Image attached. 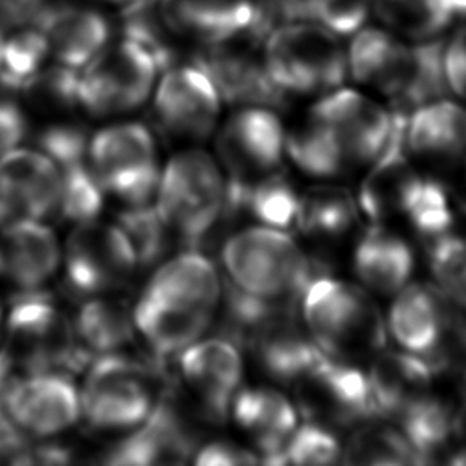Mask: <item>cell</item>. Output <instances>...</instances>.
Masks as SVG:
<instances>
[{
	"mask_svg": "<svg viewBox=\"0 0 466 466\" xmlns=\"http://www.w3.org/2000/svg\"><path fill=\"white\" fill-rule=\"evenodd\" d=\"M406 116L357 89L321 96L287 136V153L314 177H336L372 164L404 133Z\"/></svg>",
	"mask_w": 466,
	"mask_h": 466,
	"instance_id": "cell-1",
	"label": "cell"
},
{
	"mask_svg": "<svg viewBox=\"0 0 466 466\" xmlns=\"http://www.w3.org/2000/svg\"><path fill=\"white\" fill-rule=\"evenodd\" d=\"M347 66L355 82L387 97L395 112L435 101L446 86L441 45L410 42L382 25L353 34Z\"/></svg>",
	"mask_w": 466,
	"mask_h": 466,
	"instance_id": "cell-2",
	"label": "cell"
},
{
	"mask_svg": "<svg viewBox=\"0 0 466 466\" xmlns=\"http://www.w3.org/2000/svg\"><path fill=\"white\" fill-rule=\"evenodd\" d=\"M301 299L304 327L327 357L352 361L382 352L387 340L384 319L360 287L317 278Z\"/></svg>",
	"mask_w": 466,
	"mask_h": 466,
	"instance_id": "cell-3",
	"label": "cell"
},
{
	"mask_svg": "<svg viewBox=\"0 0 466 466\" xmlns=\"http://www.w3.org/2000/svg\"><path fill=\"white\" fill-rule=\"evenodd\" d=\"M221 258L234 289L274 303L290 304L319 278L297 242L276 228L240 231L225 244Z\"/></svg>",
	"mask_w": 466,
	"mask_h": 466,
	"instance_id": "cell-4",
	"label": "cell"
},
{
	"mask_svg": "<svg viewBox=\"0 0 466 466\" xmlns=\"http://www.w3.org/2000/svg\"><path fill=\"white\" fill-rule=\"evenodd\" d=\"M266 72L287 96H323L349 76L347 50L339 35L312 21L280 25L265 38Z\"/></svg>",
	"mask_w": 466,
	"mask_h": 466,
	"instance_id": "cell-5",
	"label": "cell"
},
{
	"mask_svg": "<svg viewBox=\"0 0 466 466\" xmlns=\"http://www.w3.org/2000/svg\"><path fill=\"white\" fill-rule=\"evenodd\" d=\"M4 350L25 372L80 371L89 361L67 315L40 291L23 293L13 304Z\"/></svg>",
	"mask_w": 466,
	"mask_h": 466,
	"instance_id": "cell-6",
	"label": "cell"
},
{
	"mask_svg": "<svg viewBox=\"0 0 466 466\" xmlns=\"http://www.w3.org/2000/svg\"><path fill=\"white\" fill-rule=\"evenodd\" d=\"M153 366L118 353L101 355L89 366L82 395V414L104 431L133 430L146 422L164 397Z\"/></svg>",
	"mask_w": 466,
	"mask_h": 466,
	"instance_id": "cell-7",
	"label": "cell"
},
{
	"mask_svg": "<svg viewBox=\"0 0 466 466\" xmlns=\"http://www.w3.org/2000/svg\"><path fill=\"white\" fill-rule=\"evenodd\" d=\"M157 195V210L172 234L196 246L225 214L227 182L208 153L188 150L167 163Z\"/></svg>",
	"mask_w": 466,
	"mask_h": 466,
	"instance_id": "cell-8",
	"label": "cell"
},
{
	"mask_svg": "<svg viewBox=\"0 0 466 466\" xmlns=\"http://www.w3.org/2000/svg\"><path fill=\"white\" fill-rule=\"evenodd\" d=\"M157 76L152 55L133 40L121 38L80 70L78 107L95 116L134 112L152 96Z\"/></svg>",
	"mask_w": 466,
	"mask_h": 466,
	"instance_id": "cell-9",
	"label": "cell"
},
{
	"mask_svg": "<svg viewBox=\"0 0 466 466\" xmlns=\"http://www.w3.org/2000/svg\"><path fill=\"white\" fill-rule=\"evenodd\" d=\"M89 159L104 191L127 206L147 204L159 183L157 146L150 129L137 121L104 127L89 140Z\"/></svg>",
	"mask_w": 466,
	"mask_h": 466,
	"instance_id": "cell-10",
	"label": "cell"
},
{
	"mask_svg": "<svg viewBox=\"0 0 466 466\" xmlns=\"http://www.w3.org/2000/svg\"><path fill=\"white\" fill-rule=\"evenodd\" d=\"M265 38L247 29L234 37L201 45L191 63L208 74L221 101L233 106H284L282 95L266 72L263 56Z\"/></svg>",
	"mask_w": 466,
	"mask_h": 466,
	"instance_id": "cell-11",
	"label": "cell"
},
{
	"mask_svg": "<svg viewBox=\"0 0 466 466\" xmlns=\"http://www.w3.org/2000/svg\"><path fill=\"white\" fill-rule=\"evenodd\" d=\"M64 265L70 289L93 297L118 290L139 266L125 231L96 220L78 223L70 233Z\"/></svg>",
	"mask_w": 466,
	"mask_h": 466,
	"instance_id": "cell-12",
	"label": "cell"
},
{
	"mask_svg": "<svg viewBox=\"0 0 466 466\" xmlns=\"http://www.w3.org/2000/svg\"><path fill=\"white\" fill-rule=\"evenodd\" d=\"M295 387L298 408L306 419L329 429L378 417L368 374L344 360L325 355Z\"/></svg>",
	"mask_w": 466,
	"mask_h": 466,
	"instance_id": "cell-13",
	"label": "cell"
},
{
	"mask_svg": "<svg viewBox=\"0 0 466 466\" xmlns=\"http://www.w3.org/2000/svg\"><path fill=\"white\" fill-rule=\"evenodd\" d=\"M217 150L228 170L227 182H255L280 169L287 152V134L269 107L242 106L221 127Z\"/></svg>",
	"mask_w": 466,
	"mask_h": 466,
	"instance_id": "cell-14",
	"label": "cell"
},
{
	"mask_svg": "<svg viewBox=\"0 0 466 466\" xmlns=\"http://www.w3.org/2000/svg\"><path fill=\"white\" fill-rule=\"evenodd\" d=\"M221 102L208 74L193 63L164 70L153 89L157 127L177 139H208L218 123Z\"/></svg>",
	"mask_w": 466,
	"mask_h": 466,
	"instance_id": "cell-15",
	"label": "cell"
},
{
	"mask_svg": "<svg viewBox=\"0 0 466 466\" xmlns=\"http://www.w3.org/2000/svg\"><path fill=\"white\" fill-rule=\"evenodd\" d=\"M5 412L19 433L51 438L78 420L82 401L67 372H27L10 385Z\"/></svg>",
	"mask_w": 466,
	"mask_h": 466,
	"instance_id": "cell-16",
	"label": "cell"
},
{
	"mask_svg": "<svg viewBox=\"0 0 466 466\" xmlns=\"http://www.w3.org/2000/svg\"><path fill=\"white\" fill-rule=\"evenodd\" d=\"M59 204L61 174L46 153L16 147L0 155V223L42 221Z\"/></svg>",
	"mask_w": 466,
	"mask_h": 466,
	"instance_id": "cell-17",
	"label": "cell"
},
{
	"mask_svg": "<svg viewBox=\"0 0 466 466\" xmlns=\"http://www.w3.org/2000/svg\"><path fill=\"white\" fill-rule=\"evenodd\" d=\"M38 146L61 174L59 214L76 225L96 220L101 214L106 191L89 159L86 134L78 127L57 125L40 134Z\"/></svg>",
	"mask_w": 466,
	"mask_h": 466,
	"instance_id": "cell-18",
	"label": "cell"
},
{
	"mask_svg": "<svg viewBox=\"0 0 466 466\" xmlns=\"http://www.w3.org/2000/svg\"><path fill=\"white\" fill-rule=\"evenodd\" d=\"M196 430L178 404L164 393L133 435L108 451V465H178L195 454Z\"/></svg>",
	"mask_w": 466,
	"mask_h": 466,
	"instance_id": "cell-19",
	"label": "cell"
},
{
	"mask_svg": "<svg viewBox=\"0 0 466 466\" xmlns=\"http://www.w3.org/2000/svg\"><path fill=\"white\" fill-rule=\"evenodd\" d=\"M185 384L210 420H223L242 382V359L233 340H196L180 357Z\"/></svg>",
	"mask_w": 466,
	"mask_h": 466,
	"instance_id": "cell-20",
	"label": "cell"
},
{
	"mask_svg": "<svg viewBox=\"0 0 466 466\" xmlns=\"http://www.w3.org/2000/svg\"><path fill=\"white\" fill-rule=\"evenodd\" d=\"M61 265L56 236L42 221H10L0 231V278L25 293L44 289Z\"/></svg>",
	"mask_w": 466,
	"mask_h": 466,
	"instance_id": "cell-21",
	"label": "cell"
},
{
	"mask_svg": "<svg viewBox=\"0 0 466 466\" xmlns=\"http://www.w3.org/2000/svg\"><path fill=\"white\" fill-rule=\"evenodd\" d=\"M233 417L255 442L268 465H284L287 442L298 429V410L282 391L271 387H248L234 397Z\"/></svg>",
	"mask_w": 466,
	"mask_h": 466,
	"instance_id": "cell-22",
	"label": "cell"
},
{
	"mask_svg": "<svg viewBox=\"0 0 466 466\" xmlns=\"http://www.w3.org/2000/svg\"><path fill=\"white\" fill-rule=\"evenodd\" d=\"M142 297L178 309L214 314L221 297L218 271L208 257L189 250L164 263Z\"/></svg>",
	"mask_w": 466,
	"mask_h": 466,
	"instance_id": "cell-23",
	"label": "cell"
},
{
	"mask_svg": "<svg viewBox=\"0 0 466 466\" xmlns=\"http://www.w3.org/2000/svg\"><path fill=\"white\" fill-rule=\"evenodd\" d=\"M170 31L182 40L210 45L247 31L252 0H157Z\"/></svg>",
	"mask_w": 466,
	"mask_h": 466,
	"instance_id": "cell-24",
	"label": "cell"
},
{
	"mask_svg": "<svg viewBox=\"0 0 466 466\" xmlns=\"http://www.w3.org/2000/svg\"><path fill=\"white\" fill-rule=\"evenodd\" d=\"M44 31L50 56L70 69L82 70L112 38V25L89 6L56 5L38 25Z\"/></svg>",
	"mask_w": 466,
	"mask_h": 466,
	"instance_id": "cell-25",
	"label": "cell"
},
{
	"mask_svg": "<svg viewBox=\"0 0 466 466\" xmlns=\"http://www.w3.org/2000/svg\"><path fill=\"white\" fill-rule=\"evenodd\" d=\"M438 365L440 360L416 353H379L368 374L378 416L398 417L425 397Z\"/></svg>",
	"mask_w": 466,
	"mask_h": 466,
	"instance_id": "cell-26",
	"label": "cell"
},
{
	"mask_svg": "<svg viewBox=\"0 0 466 466\" xmlns=\"http://www.w3.org/2000/svg\"><path fill=\"white\" fill-rule=\"evenodd\" d=\"M404 148L425 157L465 155V102L438 97L414 108L404 123Z\"/></svg>",
	"mask_w": 466,
	"mask_h": 466,
	"instance_id": "cell-27",
	"label": "cell"
},
{
	"mask_svg": "<svg viewBox=\"0 0 466 466\" xmlns=\"http://www.w3.org/2000/svg\"><path fill=\"white\" fill-rule=\"evenodd\" d=\"M353 266L366 287L390 295L408 284L414 271V255L406 240L380 225H374L359 240Z\"/></svg>",
	"mask_w": 466,
	"mask_h": 466,
	"instance_id": "cell-28",
	"label": "cell"
},
{
	"mask_svg": "<svg viewBox=\"0 0 466 466\" xmlns=\"http://www.w3.org/2000/svg\"><path fill=\"white\" fill-rule=\"evenodd\" d=\"M389 327L406 352L427 357L436 350L444 329L440 298L425 285L400 290L389 315Z\"/></svg>",
	"mask_w": 466,
	"mask_h": 466,
	"instance_id": "cell-29",
	"label": "cell"
},
{
	"mask_svg": "<svg viewBox=\"0 0 466 466\" xmlns=\"http://www.w3.org/2000/svg\"><path fill=\"white\" fill-rule=\"evenodd\" d=\"M133 317L134 325L153 352L161 359H169L195 344L208 331L214 314L177 309L140 297Z\"/></svg>",
	"mask_w": 466,
	"mask_h": 466,
	"instance_id": "cell-30",
	"label": "cell"
},
{
	"mask_svg": "<svg viewBox=\"0 0 466 466\" xmlns=\"http://www.w3.org/2000/svg\"><path fill=\"white\" fill-rule=\"evenodd\" d=\"M417 177L404 153L403 133L372 163L371 172L360 188V208L372 221L401 215L404 199Z\"/></svg>",
	"mask_w": 466,
	"mask_h": 466,
	"instance_id": "cell-31",
	"label": "cell"
},
{
	"mask_svg": "<svg viewBox=\"0 0 466 466\" xmlns=\"http://www.w3.org/2000/svg\"><path fill=\"white\" fill-rule=\"evenodd\" d=\"M298 206L297 189L279 172L246 185L227 182V214L246 210L261 225L285 231L297 225Z\"/></svg>",
	"mask_w": 466,
	"mask_h": 466,
	"instance_id": "cell-32",
	"label": "cell"
},
{
	"mask_svg": "<svg viewBox=\"0 0 466 466\" xmlns=\"http://www.w3.org/2000/svg\"><path fill=\"white\" fill-rule=\"evenodd\" d=\"M371 12L387 31L410 42H435L459 19L454 0H371Z\"/></svg>",
	"mask_w": 466,
	"mask_h": 466,
	"instance_id": "cell-33",
	"label": "cell"
},
{
	"mask_svg": "<svg viewBox=\"0 0 466 466\" xmlns=\"http://www.w3.org/2000/svg\"><path fill=\"white\" fill-rule=\"evenodd\" d=\"M76 331L88 352L101 355L120 352L134 339V317L127 304L97 295L76 314Z\"/></svg>",
	"mask_w": 466,
	"mask_h": 466,
	"instance_id": "cell-34",
	"label": "cell"
},
{
	"mask_svg": "<svg viewBox=\"0 0 466 466\" xmlns=\"http://www.w3.org/2000/svg\"><path fill=\"white\" fill-rule=\"evenodd\" d=\"M357 221V202L346 188L319 185L299 196L297 227L312 238H338Z\"/></svg>",
	"mask_w": 466,
	"mask_h": 466,
	"instance_id": "cell-35",
	"label": "cell"
},
{
	"mask_svg": "<svg viewBox=\"0 0 466 466\" xmlns=\"http://www.w3.org/2000/svg\"><path fill=\"white\" fill-rule=\"evenodd\" d=\"M398 417L401 433L414 449L419 463L438 454L457 431V417L448 404L429 395L417 400Z\"/></svg>",
	"mask_w": 466,
	"mask_h": 466,
	"instance_id": "cell-36",
	"label": "cell"
},
{
	"mask_svg": "<svg viewBox=\"0 0 466 466\" xmlns=\"http://www.w3.org/2000/svg\"><path fill=\"white\" fill-rule=\"evenodd\" d=\"M121 38L133 40L152 55L159 72L183 64L178 40L159 12L157 0L120 12Z\"/></svg>",
	"mask_w": 466,
	"mask_h": 466,
	"instance_id": "cell-37",
	"label": "cell"
},
{
	"mask_svg": "<svg viewBox=\"0 0 466 466\" xmlns=\"http://www.w3.org/2000/svg\"><path fill=\"white\" fill-rule=\"evenodd\" d=\"M50 57V46L38 25H25L6 37L0 59V83L5 88L23 89Z\"/></svg>",
	"mask_w": 466,
	"mask_h": 466,
	"instance_id": "cell-38",
	"label": "cell"
},
{
	"mask_svg": "<svg viewBox=\"0 0 466 466\" xmlns=\"http://www.w3.org/2000/svg\"><path fill=\"white\" fill-rule=\"evenodd\" d=\"M344 461L350 465H410L419 463V459L401 431L370 425L352 436Z\"/></svg>",
	"mask_w": 466,
	"mask_h": 466,
	"instance_id": "cell-39",
	"label": "cell"
},
{
	"mask_svg": "<svg viewBox=\"0 0 466 466\" xmlns=\"http://www.w3.org/2000/svg\"><path fill=\"white\" fill-rule=\"evenodd\" d=\"M118 220V227L131 242L140 268L155 265L169 250L172 231L166 225L157 206H152L150 202L127 206Z\"/></svg>",
	"mask_w": 466,
	"mask_h": 466,
	"instance_id": "cell-40",
	"label": "cell"
},
{
	"mask_svg": "<svg viewBox=\"0 0 466 466\" xmlns=\"http://www.w3.org/2000/svg\"><path fill=\"white\" fill-rule=\"evenodd\" d=\"M401 215L425 238H438L448 233L452 225V208L446 189L435 180L423 177H417L410 187Z\"/></svg>",
	"mask_w": 466,
	"mask_h": 466,
	"instance_id": "cell-41",
	"label": "cell"
},
{
	"mask_svg": "<svg viewBox=\"0 0 466 466\" xmlns=\"http://www.w3.org/2000/svg\"><path fill=\"white\" fill-rule=\"evenodd\" d=\"M342 451L334 429L323 423L308 422L298 427L287 442L282 461L293 465H331Z\"/></svg>",
	"mask_w": 466,
	"mask_h": 466,
	"instance_id": "cell-42",
	"label": "cell"
},
{
	"mask_svg": "<svg viewBox=\"0 0 466 466\" xmlns=\"http://www.w3.org/2000/svg\"><path fill=\"white\" fill-rule=\"evenodd\" d=\"M308 21L327 27L336 35H353L365 27L371 0H306Z\"/></svg>",
	"mask_w": 466,
	"mask_h": 466,
	"instance_id": "cell-43",
	"label": "cell"
},
{
	"mask_svg": "<svg viewBox=\"0 0 466 466\" xmlns=\"http://www.w3.org/2000/svg\"><path fill=\"white\" fill-rule=\"evenodd\" d=\"M78 80L80 70L70 69L56 63V66L40 70L23 89L35 101L48 106L78 107Z\"/></svg>",
	"mask_w": 466,
	"mask_h": 466,
	"instance_id": "cell-44",
	"label": "cell"
},
{
	"mask_svg": "<svg viewBox=\"0 0 466 466\" xmlns=\"http://www.w3.org/2000/svg\"><path fill=\"white\" fill-rule=\"evenodd\" d=\"M430 266L438 284L451 297L457 298L466 268V239L444 233L433 238Z\"/></svg>",
	"mask_w": 466,
	"mask_h": 466,
	"instance_id": "cell-45",
	"label": "cell"
},
{
	"mask_svg": "<svg viewBox=\"0 0 466 466\" xmlns=\"http://www.w3.org/2000/svg\"><path fill=\"white\" fill-rule=\"evenodd\" d=\"M442 72L446 86L466 104V19L449 44L442 46Z\"/></svg>",
	"mask_w": 466,
	"mask_h": 466,
	"instance_id": "cell-46",
	"label": "cell"
},
{
	"mask_svg": "<svg viewBox=\"0 0 466 466\" xmlns=\"http://www.w3.org/2000/svg\"><path fill=\"white\" fill-rule=\"evenodd\" d=\"M259 459L255 452L233 441H214L198 451L195 463L208 466L253 465Z\"/></svg>",
	"mask_w": 466,
	"mask_h": 466,
	"instance_id": "cell-47",
	"label": "cell"
},
{
	"mask_svg": "<svg viewBox=\"0 0 466 466\" xmlns=\"http://www.w3.org/2000/svg\"><path fill=\"white\" fill-rule=\"evenodd\" d=\"M55 6L53 0H0V18L21 27L40 25Z\"/></svg>",
	"mask_w": 466,
	"mask_h": 466,
	"instance_id": "cell-48",
	"label": "cell"
},
{
	"mask_svg": "<svg viewBox=\"0 0 466 466\" xmlns=\"http://www.w3.org/2000/svg\"><path fill=\"white\" fill-rule=\"evenodd\" d=\"M29 133L25 112L10 101H0V155L19 147Z\"/></svg>",
	"mask_w": 466,
	"mask_h": 466,
	"instance_id": "cell-49",
	"label": "cell"
},
{
	"mask_svg": "<svg viewBox=\"0 0 466 466\" xmlns=\"http://www.w3.org/2000/svg\"><path fill=\"white\" fill-rule=\"evenodd\" d=\"M95 2H99V4H104V5L115 6L120 12H125V10H129V8H134V6L142 5V4H146L148 0H95Z\"/></svg>",
	"mask_w": 466,
	"mask_h": 466,
	"instance_id": "cell-50",
	"label": "cell"
},
{
	"mask_svg": "<svg viewBox=\"0 0 466 466\" xmlns=\"http://www.w3.org/2000/svg\"><path fill=\"white\" fill-rule=\"evenodd\" d=\"M457 301H461V304L466 306V268L463 276H461V287H459V293H457Z\"/></svg>",
	"mask_w": 466,
	"mask_h": 466,
	"instance_id": "cell-51",
	"label": "cell"
},
{
	"mask_svg": "<svg viewBox=\"0 0 466 466\" xmlns=\"http://www.w3.org/2000/svg\"><path fill=\"white\" fill-rule=\"evenodd\" d=\"M5 32L2 31V27H0V59H2V53H4V45H5Z\"/></svg>",
	"mask_w": 466,
	"mask_h": 466,
	"instance_id": "cell-52",
	"label": "cell"
},
{
	"mask_svg": "<svg viewBox=\"0 0 466 466\" xmlns=\"http://www.w3.org/2000/svg\"><path fill=\"white\" fill-rule=\"evenodd\" d=\"M2 319H4V310H2V304H0V327H2Z\"/></svg>",
	"mask_w": 466,
	"mask_h": 466,
	"instance_id": "cell-53",
	"label": "cell"
}]
</instances>
